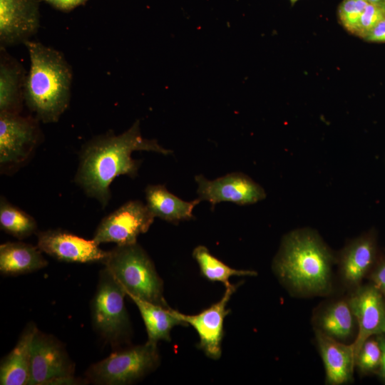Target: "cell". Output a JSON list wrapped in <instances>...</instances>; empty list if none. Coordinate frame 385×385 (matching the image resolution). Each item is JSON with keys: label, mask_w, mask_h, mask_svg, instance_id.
<instances>
[{"label": "cell", "mask_w": 385, "mask_h": 385, "mask_svg": "<svg viewBox=\"0 0 385 385\" xmlns=\"http://www.w3.org/2000/svg\"><path fill=\"white\" fill-rule=\"evenodd\" d=\"M26 46L30 66L24 86V103L44 123L57 122L69 106L73 72L59 51L39 41Z\"/></svg>", "instance_id": "7a4b0ae2"}, {"label": "cell", "mask_w": 385, "mask_h": 385, "mask_svg": "<svg viewBox=\"0 0 385 385\" xmlns=\"http://www.w3.org/2000/svg\"><path fill=\"white\" fill-rule=\"evenodd\" d=\"M38 328L28 324L14 349L1 360L0 384L27 385L30 379L31 350Z\"/></svg>", "instance_id": "2e32d148"}, {"label": "cell", "mask_w": 385, "mask_h": 385, "mask_svg": "<svg viewBox=\"0 0 385 385\" xmlns=\"http://www.w3.org/2000/svg\"><path fill=\"white\" fill-rule=\"evenodd\" d=\"M192 257L199 265L202 275L212 282H220L228 286L229 279L232 276H255L257 272L252 270H241L232 268L213 256L209 250L202 245L196 247Z\"/></svg>", "instance_id": "603a6c76"}, {"label": "cell", "mask_w": 385, "mask_h": 385, "mask_svg": "<svg viewBox=\"0 0 385 385\" xmlns=\"http://www.w3.org/2000/svg\"><path fill=\"white\" fill-rule=\"evenodd\" d=\"M376 253V241L371 234L364 235L349 244L343 250L340 271L349 286H357L373 265Z\"/></svg>", "instance_id": "e0dca14e"}, {"label": "cell", "mask_w": 385, "mask_h": 385, "mask_svg": "<svg viewBox=\"0 0 385 385\" xmlns=\"http://www.w3.org/2000/svg\"><path fill=\"white\" fill-rule=\"evenodd\" d=\"M384 18L385 11L383 7L368 4L360 17L354 34L364 38L369 31Z\"/></svg>", "instance_id": "4316f807"}, {"label": "cell", "mask_w": 385, "mask_h": 385, "mask_svg": "<svg viewBox=\"0 0 385 385\" xmlns=\"http://www.w3.org/2000/svg\"><path fill=\"white\" fill-rule=\"evenodd\" d=\"M0 225L4 231L18 239L31 235L37 229L36 222L32 216L2 197L0 200Z\"/></svg>", "instance_id": "cb8c5ba5"}, {"label": "cell", "mask_w": 385, "mask_h": 385, "mask_svg": "<svg viewBox=\"0 0 385 385\" xmlns=\"http://www.w3.org/2000/svg\"><path fill=\"white\" fill-rule=\"evenodd\" d=\"M382 351L377 339L369 338L359 350L355 365L364 374L377 372L380 367Z\"/></svg>", "instance_id": "d4e9b609"}, {"label": "cell", "mask_w": 385, "mask_h": 385, "mask_svg": "<svg viewBox=\"0 0 385 385\" xmlns=\"http://www.w3.org/2000/svg\"><path fill=\"white\" fill-rule=\"evenodd\" d=\"M354 320L349 302L339 301L322 313L319 329L336 339H346L352 334Z\"/></svg>", "instance_id": "7402d4cb"}, {"label": "cell", "mask_w": 385, "mask_h": 385, "mask_svg": "<svg viewBox=\"0 0 385 385\" xmlns=\"http://www.w3.org/2000/svg\"><path fill=\"white\" fill-rule=\"evenodd\" d=\"M103 264L128 297L169 307L163 296V282L153 262L138 242L117 245L109 251Z\"/></svg>", "instance_id": "277c9868"}, {"label": "cell", "mask_w": 385, "mask_h": 385, "mask_svg": "<svg viewBox=\"0 0 385 385\" xmlns=\"http://www.w3.org/2000/svg\"><path fill=\"white\" fill-rule=\"evenodd\" d=\"M359 326L352 344L356 356L364 342L374 335L385 334V302L373 284L361 287L348 301Z\"/></svg>", "instance_id": "5bb4252c"}, {"label": "cell", "mask_w": 385, "mask_h": 385, "mask_svg": "<svg viewBox=\"0 0 385 385\" xmlns=\"http://www.w3.org/2000/svg\"><path fill=\"white\" fill-rule=\"evenodd\" d=\"M371 279L374 285L385 297V257L372 272Z\"/></svg>", "instance_id": "83f0119b"}, {"label": "cell", "mask_w": 385, "mask_h": 385, "mask_svg": "<svg viewBox=\"0 0 385 385\" xmlns=\"http://www.w3.org/2000/svg\"><path fill=\"white\" fill-rule=\"evenodd\" d=\"M47 265L37 246L21 242H8L0 245V271L3 274H26Z\"/></svg>", "instance_id": "ffe728a7"}, {"label": "cell", "mask_w": 385, "mask_h": 385, "mask_svg": "<svg viewBox=\"0 0 385 385\" xmlns=\"http://www.w3.org/2000/svg\"><path fill=\"white\" fill-rule=\"evenodd\" d=\"M369 3L364 0H343L339 6V21L343 27L354 34L360 17Z\"/></svg>", "instance_id": "484cf974"}, {"label": "cell", "mask_w": 385, "mask_h": 385, "mask_svg": "<svg viewBox=\"0 0 385 385\" xmlns=\"http://www.w3.org/2000/svg\"><path fill=\"white\" fill-rule=\"evenodd\" d=\"M333 255L311 230L300 229L287 235L273 268L291 290L304 294H322L331 287Z\"/></svg>", "instance_id": "3957f363"}, {"label": "cell", "mask_w": 385, "mask_h": 385, "mask_svg": "<svg viewBox=\"0 0 385 385\" xmlns=\"http://www.w3.org/2000/svg\"><path fill=\"white\" fill-rule=\"evenodd\" d=\"M129 297L136 304L141 314L149 342L158 343L160 340L170 341V331L175 326L186 325L174 316L170 307H163L134 296Z\"/></svg>", "instance_id": "44dd1931"}, {"label": "cell", "mask_w": 385, "mask_h": 385, "mask_svg": "<svg viewBox=\"0 0 385 385\" xmlns=\"http://www.w3.org/2000/svg\"><path fill=\"white\" fill-rule=\"evenodd\" d=\"M376 339L382 351L381 361L377 372L379 376L385 381V334L376 335Z\"/></svg>", "instance_id": "4dcf8cb0"}, {"label": "cell", "mask_w": 385, "mask_h": 385, "mask_svg": "<svg viewBox=\"0 0 385 385\" xmlns=\"http://www.w3.org/2000/svg\"><path fill=\"white\" fill-rule=\"evenodd\" d=\"M316 339L326 372V382L331 385L348 383L352 379L355 356L352 344L346 345L316 330Z\"/></svg>", "instance_id": "9a60e30c"}, {"label": "cell", "mask_w": 385, "mask_h": 385, "mask_svg": "<svg viewBox=\"0 0 385 385\" xmlns=\"http://www.w3.org/2000/svg\"><path fill=\"white\" fill-rule=\"evenodd\" d=\"M135 150L153 151L163 155L172 153L155 140L143 138L140 121L119 135L109 132L98 135L82 148L75 181L88 196L106 207L111 197L110 185L119 175L135 177L140 165L133 159Z\"/></svg>", "instance_id": "6da1fadb"}, {"label": "cell", "mask_w": 385, "mask_h": 385, "mask_svg": "<svg viewBox=\"0 0 385 385\" xmlns=\"http://www.w3.org/2000/svg\"><path fill=\"white\" fill-rule=\"evenodd\" d=\"M38 120L21 113L0 112V165L13 168L30 157L39 139Z\"/></svg>", "instance_id": "9c48e42d"}, {"label": "cell", "mask_w": 385, "mask_h": 385, "mask_svg": "<svg viewBox=\"0 0 385 385\" xmlns=\"http://www.w3.org/2000/svg\"><path fill=\"white\" fill-rule=\"evenodd\" d=\"M26 74L23 66L1 47L0 112L21 113Z\"/></svg>", "instance_id": "ac0fdd59"}, {"label": "cell", "mask_w": 385, "mask_h": 385, "mask_svg": "<svg viewBox=\"0 0 385 385\" xmlns=\"http://www.w3.org/2000/svg\"><path fill=\"white\" fill-rule=\"evenodd\" d=\"M145 192L146 205L153 215L173 223L192 219L194 207L201 201H184L161 185H149Z\"/></svg>", "instance_id": "d6986e66"}, {"label": "cell", "mask_w": 385, "mask_h": 385, "mask_svg": "<svg viewBox=\"0 0 385 385\" xmlns=\"http://www.w3.org/2000/svg\"><path fill=\"white\" fill-rule=\"evenodd\" d=\"M235 290L234 284L226 286L221 299L195 315H186L172 309L175 317L195 329L200 338L197 347L212 359L221 356L223 322L230 312L227 304Z\"/></svg>", "instance_id": "8fae6325"}, {"label": "cell", "mask_w": 385, "mask_h": 385, "mask_svg": "<svg viewBox=\"0 0 385 385\" xmlns=\"http://www.w3.org/2000/svg\"><path fill=\"white\" fill-rule=\"evenodd\" d=\"M39 0H0L1 47L25 43L40 26Z\"/></svg>", "instance_id": "4fadbf2b"}, {"label": "cell", "mask_w": 385, "mask_h": 385, "mask_svg": "<svg viewBox=\"0 0 385 385\" xmlns=\"http://www.w3.org/2000/svg\"><path fill=\"white\" fill-rule=\"evenodd\" d=\"M383 8H384V11H385V6H384Z\"/></svg>", "instance_id": "836d02e7"}, {"label": "cell", "mask_w": 385, "mask_h": 385, "mask_svg": "<svg viewBox=\"0 0 385 385\" xmlns=\"http://www.w3.org/2000/svg\"><path fill=\"white\" fill-rule=\"evenodd\" d=\"M292 5H294L298 0H289Z\"/></svg>", "instance_id": "d6a6232c"}, {"label": "cell", "mask_w": 385, "mask_h": 385, "mask_svg": "<svg viewBox=\"0 0 385 385\" xmlns=\"http://www.w3.org/2000/svg\"><path fill=\"white\" fill-rule=\"evenodd\" d=\"M160 356L157 343L144 344L112 353L91 365L86 372L87 381L101 385L131 384L157 367Z\"/></svg>", "instance_id": "8992f818"}, {"label": "cell", "mask_w": 385, "mask_h": 385, "mask_svg": "<svg viewBox=\"0 0 385 385\" xmlns=\"http://www.w3.org/2000/svg\"><path fill=\"white\" fill-rule=\"evenodd\" d=\"M200 200L208 201L213 207L220 202L237 205L255 203L266 197L264 189L250 177L241 173H232L213 180L203 175L195 178Z\"/></svg>", "instance_id": "30bf717a"}, {"label": "cell", "mask_w": 385, "mask_h": 385, "mask_svg": "<svg viewBox=\"0 0 385 385\" xmlns=\"http://www.w3.org/2000/svg\"><path fill=\"white\" fill-rule=\"evenodd\" d=\"M49 4L54 9L63 11L68 12L76 7L83 5L88 0H41Z\"/></svg>", "instance_id": "f1b7e54d"}, {"label": "cell", "mask_w": 385, "mask_h": 385, "mask_svg": "<svg viewBox=\"0 0 385 385\" xmlns=\"http://www.w3.org/2000/svg\"><path fill=\"white\" fill-rule=\"evenodd\" d=\"M369 4L380 6L381 7L385 6V0H364Z\"/></svg>", "instance_id": "1f68e13d"}, {"label": "cell", "mask_w": 385, "mask_h": 385, "mask_svg": "<svg viewBox=\"0 0 385 385\" xmlns=\"http://www.w3.org/2000/svg\"><path fill=\"white\" fill-rule=\"evenodd\" d=\"M74 364L54 337L36 332L31 344L29 385L77 384Z\"/></svg>", "instance_id": "52a82bcc"}, {"label": "cell", "mask_w": 385, "mask_h": 385, "mask_svg": "<svg viewBox=\"0 0 385 385\" xmlns=\"http://www.w3.org/2000/svg\"><path fill=\"white\" fill-rule=\"evenodd\" d=\"M155 217L141 201H128L101 221L93 240L98 245L107 242L135 244L138 237L149 230Z\"/></svg>", "instance_id": "ba28073f"}, {"label": "cell", "mask_w": 385, "mask_h": 385, "mask_svg": "<svg viewBox=\"0 0 385 385\" xmlns=\"http://www.w3.org/2000/svg\"><path fill=\"white\" fill-rule=\"evenodd\" d=\"M36 235L40 250L60 261L103 263L108 256L109 251L101 249L93 239L86 240L60 229L38 232Z\"/></svg>", "instance_id": "7c38bea8"}, {"label": "cell", "mask_w": 385, "mask_h": 385, "mask_svg": "<svg viewBox=\"0 0 385 385\" xmlns=\"http://www.w3.org/2000/svg\"><path fill=\"white\" fill-rule=\"evenodd\" d=\"M124 289L106 267L100 272L91 302V317L96 332L114 347L127 341L130 323L125 309Z\"/></svg>", "instance_id": "5b68a950"}, {"label": "cell", "mask_w": 385, "mask_h": 385, "mask_svg": "<svg viewBox=\"0 0 385 385\" xmlns=\"http://www.w3.org/2000/svg\"><path fill=\"white\" fill-rule=\"evenodd\" d=\"M363 39L369 42L385 43V18L379 21Z\"/></svg>", "instance_id": "f546056e"}]
</instances>
